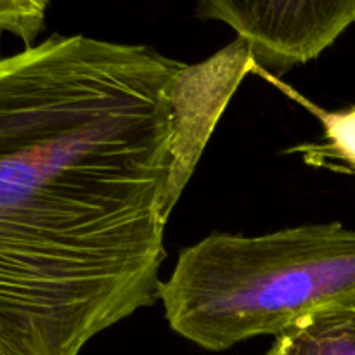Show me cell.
Returning <instances> with one entry per match:
<instances>
[{"instance_id":"cell-1","label":"cell","mask_w":355,"mask_h":355,"mask_svg":"<svg viewBox=\"0 0 355 355\" xmlns=\"http://www.w3.org/2000/svg\"><path fill=\"white\" fill-rule=\"evenodd\" d=\"M184 68L59 33L2 59L0 355H78L159 302Z\"/></svg>"},{"instance_id":"cell-2","label":"cell","mask_w":355,"mask_h":355,"mask_svg":"<svg viewBox=\"0 0 355 355\" xmlns=\"http://www.w3.org/2000/svg\"><path fill=\"white\" fill-rule=\"evenodd\" d=\"M159 302L170 328L210 352L277 336L311 312L355 302V231L328 222L210 234L180 253Z\"/></svg>"},{"instance_id":"cell-3","label":"cell","mask_w":355,"mask_h":355,"mask_svg":"<svg viewBox=\"0 0 355 355\" xmlns=\"http://www.w3.org/2000/svg\"><path fill=\"white\" fill-rule=\"evenodd\" d=\"M196 16L227 24L248 45L255 68L284 75L352 26L355 0H198Z\"/></svg>"},{"instance_id":"cell-4","label":"cell","mask_w":355,"mask_h":355,"mask_svg":"<svg viewBox=\"0 0 355 355\" xmlns=\"http://www.w3.org/2000/svg\"><path fill=\"white\" fill-rule=\"evenodd\" d=\"M267 355H355V302L311 312L279 333Z\"/></svg>"},{"instance_id":"cell-5","label":"cell","mask_w":355,"mask_h":355,"mask_svg":"<svg viewBox=\"0 0 355 355\" xmlns=\"http://www.w3.org/2000/svg\"><path fill=\"white\" fill-rule=\"evenodd\" d=\"M305 106L321 118L324 141L298 146L297 151L304 156V162L355 175V106L342 111H324L311 103Z\"/></svg>"},{"instance_id":"cell-6","label":"cell","mask_w":355,"mask_h":355,"mask_svg":"<svg viewBox=\"0 0 355 355\" xmlns=\"http://www.w3.org/2000/svg\"><path fill=\"white\" fill-rule=\"evenodd\" d=\"M52 0H0V30L35 45L45 28V16Z\"/></svg>"}]
</instances>
